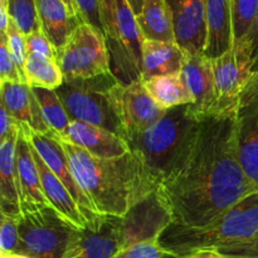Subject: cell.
<instances>
[{
	"label": "cell",
	"instance_id": "1",
	"mask_svg": "<svg viewBox=\"0 0 258 258\" xmlns=\"http://www.w3.org/2000/svg\"><path fill=\"white\" fill-rule=\"evenodd\" d=\"M237 113H207L183 170L158 189L173 223L204 227L258 191L237 150Z\"/></svg>",
	"mask_w": 258,
	"mask_h": 258
},
{
	"label": "cell",
	"instance_id": "2",
	"mask_svg": "<svg viewBox=\"0 0 258 258\" xmlns=\"http://www.w3.org/2000/svg\"><path fill=\"white\" fill-rule=\"evenodd\" d=\"M67 155L75 178L98 214L123 217L133 206L158 190L134 153L100 159L55 136Z\"/></svg>",
	"mask_w": 258,
	"mask_h": 258
},
{
	"label": "cell",
	"instance_id": "3",
	"mask_svg": "<svg viewBox=\"0 0 258 258\" xmlns=\"http://www.w3.org/2000/svg\"><path fill=\"white\" fill-rule=\"evenodd\" d=\"M202 117L191 105L170 108L165 115L126 140L156 188L173 180L185 166L198 136Z\"/></svg>",
	"mask_w": 258,
	"mask_h": 258
},
{
	"label": "cell",
	"instance_id": "4",
	"mask_svg": "<svg viewBox=\"0 0 258 258\" xmlns=\"http://www.w3.org/2000/svg\"><path fill=\"white\" fill-rule=\"evenodd\" d=\"M258 237V191L244 198L229 211L204 227L171 223L159 238L161 248L183 257L201 249L223 252L248 243Z\"/></svg>",
	"mask_w": 258,
	"mask_h": 258
},
{
	"label": "cell",
	"instance_id": "5",
	"mask_svg": "<svg viewBox=\"0 0 258 258\" xmlns=\"http://www.w3.org/2000/svg\"><path fill=\"white\" fill-rule=\"evenodd\" d=\"M118 82L121 81L108 72L91 78L64 80L55 91L71 120L106 128L126 141L127 134L118 116L115 97Z\"/></svg>",
	"mask_w": 258,
	"mask_h": 258
},
{
	"label": "cell",
	"instance_id": "6",
	"mask_svg": "<svg viewBox=\"0 0 258 258\" xmlns=\"http://www.w3.org/2000/svg\"><path fill=\"white\" fill-rule=\"evenodd\" d=\"M103 27L111 72L128 85L141 80L144 37L127 0L103 4Z\"/></svg>",
	"mask_w": 258,
	"mask_h": 258
},
{
	"label": "cell",
	"instance_id": "7",
	"mask_svg": "<svg viewBox=\"0 0 258 258\" xmlns=\"http://www.w3.org/2000/svg\"><path fill=\"white\" fill-rule=\"evenodd\" d=\"M76 228L52 207L20 214L17 253L30 258H62Z\"/></svg>",
	"mask_w": 258,
	"mask_h": 258
},
{
	"label": "cell",
	"instance_id": "8",
	"mask_svg": "<svg viewBox=\"0 0 258 258\" xmlns=\"http://www.w3.org/2000/svg\"><path fill=\"white\" fill-rule=\"evenodd\" d=\"M57 60L64 80L91 78L111 72L105 35L86 23H82L58 49Z\"/></svg>",
	"mask_w": 258,
	"mask_h": 258
},
{
	"label": "cell",
	"instance_id": "9",
	"mask_svg": "<svg viewBox=\"0 0 258 258\" xmlns=\"http://www.w3.org/2000/svg\"><path fill=\"white\" fill-rule=\"evenodd\" d=\"M216 103L209 113L238 112L242 91L251 78L252 60L244 44L212 59Z\"/></svg>",
	"mask_w": 258,
	"mask_h": 258
},
{
	"label": "cell",
	"instance_id": "10",
	"mask_svg": "<svg viewBox=\"0 0 258 258\" xmlns=\"http://www.w3.org/2000/svg\"><path fill=\"white\" fill-rule=\"evenodd\" d=\"M173 223V216L161 199L159 190L138 202L122 217L120 227V249L123 252L136 243L159 239Z\"/></svg>",
	"mask_w": 258,
	"mask_h": 258
},
{
	"label": "cell",
	"instance_id": "11",
	"mask_svg": "<svg viewBox=\"0 0 258 258\" xmlns=\"http://www.w3.org/2000/svg\"><path fill=\"white\" fill-rule=\"evenodd\" d=\"M122 217L98 214L83 228H76L62 258H112L120 253Z\"/></svg>",
	"mask_w": 258,
	"mask_h": 258
},
{
	"label": "cell",
	"instance_id": "12",
	"mask_svg": "<svg viewBox=\"0 0 258 258\" xmlns=\"http://www.w3.org/2000/svg\"><path fill=\"white\" fill-rule=\"evenodd\" d=\"M20 128H22L23 134L27 136L28 140L30 141L35 151L39 154L40 158L47 164L48 168L55 174V176L64 184L68 191L72 194L75 201L77 202L78 206L82 209L87 221L90 222L93 218H96L98 216L97 211H96L92 202L88 199L85 191L82 190L77 179L75 178V174H73L72 168H71L70 161H68L67 155H66L59 141L54 138H49V136L35 133L34 130H32L25 123H20Z\"/></svg>",
	"mask_w": 258,
	"mask_h": 258
},
{
	"label": "cell",
	"instance_id": "13",
	"mask_svg": "<svg viewBox=\"0 0 258 258\" xmlns=\"http://www.w3.org/2000/svg\"><path fill=\"white\" fill-rule=\"evenodd\" d=\"M115 97L118 116L125 126L127 138L145 131L166 112L149 95L141 80L128 85L118 82L115 88Z\"/></svg>",
	"mask_w": 258,
	"mask_h": 258
},
{
	"label": "cell",
	"instance_id": "14",
	"mask_svg": "<svg viewBox=\"0 0 258 258\" xmlns=\"http://www.w3.org/2000/svg\"><path fill=\"white\" fill-rule=\"evenodd\" d=\"M173 20L175 43L189 54H201L207 44L204 0H165Z\"/></svg>",
	"mask_w": 258,
	"mask_h": 258
},
{
	"label": "cell",
	"instance_id": "15",
	"mask_svg": "<svg viewBox=\"0 0 258 258\" xmlns=\"http://www.w3.org/2000/svg\"><path fill=\"white\" fill-rule=\"evenodd\" d=\"M22 123V122H20ZM17 173L19 188L20 214L32 213L50 207L43 191L39 171L32 151V145L22 128L17 143Z\"/></svg>",
	"mask_w": 258,
	"mask_h": 258
},
{
	"label": "cell",
	"instance_id": "16",
	"mask_svg": "<svg viewBox=\"0 0 258 258\" xmlns=\"http://www.w3.org/2000/svg\"><path fill=\"white\" fill-rule=\"evenodd\" d=\"M62 140L85 149L100 159L121 158L130 153L128 144L122 138L106 128L81 121H71Z\"/></svg>",
	"mask_w": 258,
	"mask_h": 258
},
{
	"label": "cell",
	"instance_id": "17",
	"mask_svg": "<svg viewBox=\"0 0 258 258\" xmlns=\"http://www.w3.org/2000/svg\"><path fill=\"white\" fill-rule=\"evenodd\" d=\"M0 102L19 122L29 126L35 133L50 136L53 131L45 122L40 110L39 102L33 92V87L28 83L2 82Z\"/></svg>",
	"mask_w": 258,
	"mask_h": 258
},
{
	"label": "cell",
	"instance_id": "18",
	"mask_svg": "<svg viewBox=\"0 0 258 258\" xmlns=\"http://www.w3.org/2000/svg\"><path fill=\"white\" fill-rule=\"evenodd\" d=\"M186 86L194 98L193 110L201 117L209 113L216 103V88L212 59L206 54L186 53L181 70Z\"/></svg>",
	"mask_w": 258,
	"mask_h": 258
},
{
	"label": "cell",
	"instance_id": "19",
	"mask_svg": "<svg viewBox=\"0 0 258 258\" xmlns=\"http://www.w3.org/2000/svg\"><path fill=\"white\" fill-rule=\"evenodd\" d=\"M207 44L204 54L211 59L233 48V17L231 0H204Z\"/></svg>",
	"mask_w": 258,
	"mask_h": 258
},
{
	"label": "cell",
	"instance_id": "20",
	"mask_svg": "<svg viewBox=\"0 0 258 258\" xmlns=\"http://www.w3.org/2000/svg\"><path fill=\"white\" fill-rule=\"evenodd\" d=\"M32 151L33 155H34L35 163H37L38 171H39L43 191H44L45 198H47L50 207L54 211H57L66 221L72 223L77 228H83V227L87 226V218L83 214L82 209L78 206L77 202L75 201L72 194L68 191L64 184L55 176V174L48 168L47 164L44 163V160L40 158V155L35 151V149L33 146Z\"/></svg>",
	"mask_w": 258,
	"mask_h": 258
},
{
	"label": "cell",
	"instance_id": "21",
	"mask_svg": "<svg viewBox=\"0 0 258 258\" xmlns=\"http://www.w3.org/2000/svg\"><path fill=\"white\" fill-rule=\"evenodd\" d=\"M237 150L244 173L258 188V102L239 107Z\"/></svg>",
	"mask_w": 258,
	"mask_h": 258
},
{
	"label": "cell",
	"instance_id": "22",
	"mask_svg": "<svg viewBox=\"0 0 258 258\" xmlns=\"http://www.w3.org/2000/svg\"><path fill=\"white\" fill-rule=\"evenodd\" d=\"M35 3L40 29L57 50L60 49L82 24V19L73 14L63 0H35Z\"/></svg>",
	"mask_w": 258,
	"mask_h": 258
},
{
	"label": "cell",
	"instance_id": "23",
	"mask_svg": "<svg viewBox=\"0 0 258 258\" xmlns=\"http://www.w3.org/2000/svg\"><path fill=\"white\" fill-rule=\"evenodd\" d=\"M20 130V128H19ZM19 131L0 145V211L2 214L20 217V199L17 173V143Z\"/></svg>",
	"mask_w": 258,
	"mask_h": 258
},
{
	"label": "cell",
	"instance_id": "24",
	"mask_svg": "<svg viewBox=\"0 0 258 258\" xmlns=\"http://www.w3.org/2000/svg\"><path fill=\"white\" fill-rule=\"evenodd\" d=\"M186 53L176 43L144 39L141 80L180 72Z\"/></svg>",
	"mask_w": 258,
	"mask_h": 258
},
{
	"label": "cell",
	"instance_id": "25",
	"mask_svg": "<svg viewBox=\"0 0 258 258\" xmlns=\"http://www.w3.org/2000/svg\"><path fill=\"white\" fill-rule=\"evenodd\" d=\"M143 81L146 91L163 110L193 105L194 98L186 86L183 72L165 76H155Z\"/></svg>",
	"mask_w": 258,
	"mask_h": 258
},
{
	"label": "cell",
	"instance_id": "26",
	"mask_svg": "<svg viewBox=\"0 0 258 258\" xmlns=\"http://www.w3.org/2000/svg\"><path fill=\"white\" fill-rule=\"evenodd\" d=\"M136 20L144 39L175 43L173 20L165 0H144Z\"/></svg>",
	"mask_w": 258,
	"mask_h": 258
},
{
	"label": "cell",
	"instance_id": "27",
	"mask_svg": "<svg viewBox=\"0 0 258 258\" xmlns=\"http://www.w3.org/2000/svg\"><path fill=\"white\" fill-rule=\"evenodd\" d=\"M24 73L27 83L32 87L57 90L64 81L57 59L35 53H28Z\"/></svg>",
	"mask_w": 258,
	"mask_h": 258
},
{
	"label": "cell",
	"instance_id": "28",
	"mask_svg": "<svg viewBox=\"0 0 258 258\" xmlns=\"http://www.w3.org/2000/svg\"><path fill=\"white\" fill-rule=\"evenodd\" d=\"M35 97L39 102L40 110H42L43 117L45 122L49 126L53 134L50 136L55 138H64L67 128L71 123L70 115L66 110L64 105L60 101L55 90H48V88L33 87Z\"/></svg>",
	"mask_w": 258,
	"mask_h": 258
},
{
	"label": "cell",
	"instance_id": "29",
	"mask_svg": "<svg viewBox=\"0 0 258 258\" xmlns=\"http://www.w3.org/2000/svg\"><path fill=\"white\" fill-rule=\"evenodd\" d=\"M233 17V47L248 34L258 12V0H231Z\"/></svg>",
	"mask_w": 258,
	"mask_h": 258
},
{
	"label": "cell",
	"instance_id": "30",
	"mask_svg": "<svg viewBox=\"0 0 258 258\" xmlns=\"http://www.w3.org/2000/svg\"><path fill=\"white\" fill-rule=\"evenodd\" d=\"M8 12L25 35L40 29L35 0H8Z\"/></svg>",
	"mask_w": 258,
	"mask_h": 258
},
{
	"label": "cell",
	"instance_id": "31",
	"mask_svg": "<svg viewBox=\"0 0 258 258\" xmlns=\"http://www.w3.org/2000/svg\"><path fill=\"white\" fill-rule=\"evenodd\" d=\"M5 34H7L8 48H9L10 53H12L13 58H14L20 73H22V76L24 77V80L27 81V78H25V73H24L25 62H27V57H28L27 37H25L24 33L17 27V24L13 22L12 18H10L8 32L5 33Z\"/></svg>",
	"mask_w": 258,
	"mask_h": 258
},
{
	"label": "cell",
	"instance_id": "32",
	"mask_svg": "<svg viewBox=\"0 0 258 258\" xmlns=\"http://www.w3.org/2000/svg\"><path fill=\"white\" fill-rule=\"evenodd\" d=\"M0 82L27 83L8 48L5 33H0Z\"/></svg>",
	"mask_w": 258,
	"mask_h": 258
},
{
	"label": "cell",
	"instance_id": "33",
	"mask_svg": "<svg viewBox=\"0 0 258 258\" xmlns=\"http://www.w3.org/2000/svg\"><path fill=\"white\" fill-rule=\"evenodd\" d=\"M19 247V231L18 218L2 214L0 228V254L17 253Z\"/></svg>",
	"mask_w": 258,
	"mask_h": 258
},
{
	"label": "cell",
	"instance_id": "34",
	"mask_svg": "<svg viewBox=\"0 0 258 258\" xmlns=\"http://www.w3.org/2000/svg\"><path fill=\"white\" fill-rule=\"evenodd\" d=\"M83 23L92 25L105 35L103 27V0H76Z\"/></svg>",
	"mask_w": 258,
	"mask_h": 258
},
{
	"label": "cell",
	"instance_id": "35",
	"mask_svg": "<svg viewBox=\"0 0 258 258\" xmlns=\"http://www.w3.org/2000/svg\"><path fill=\"white\" fill-rule=\"evenodd\" d=\"M25 37H27L28 53H35V54H42L45 57L57 59V48L52 44V42L48 39L47 35L42 32V29L29 33Z\"/></svg>",
	"mask_w": 258,
	"mask_h": 258
},
{
	"label": "cell",
	"instance_id": "36",
	"mask_svg": "<svg viewBox=\"0 0 258 258\" xmlns=\"http://www.w3.org/2000/svg\"><path fill=\"white\" fill-rule=\"evenodd\" d=\"M165 253L159 239L144 241L131 246L122 252L123 258H161Z\"/></svg>",
	"mask_w": 258,
	"mask_h": 258
},
{
	"label": "cell",
	"instance_id": "37",
	"mask_svg": "<svg viewBox=\"0 0 258 258\" xmlns=\"http://www.w3.org/2000/svg\"><path fill=\"white\" fill-rule=\"evenodd\" d=\"M20 122L8 111V108L0 102V143L9 138L13 134L18 133Z\"/></svg>",
	"mask_w": 258,
	"mask_h": 258
},
{
	"label": "cell",
	"instance_id": "38",
	"mask_svg": "<svg viewBox=\"0 0 258 258\" xmlns=\"http://www.w3.org/2000/svg\"><path fill=\"white\" fill-rule=\"evenodd\" d=\"M239 44H244L248 49L249 55H251L252 60V70L253 72L258 71V12L256 18H254V22L252 24L251 29H249L247 37L242 40Z\"/></svg>",
	"mask_w": 258,
	"mask_h": 258
},
{
	"label": "cell",
	"instance_id": "39",
	"mask_svg": "<svg viewBox=\"0 0 258 258\" xmlns=\"http://www.w3.org/2000/svg\"><path fill=\"white\" fill-rule=\"evenodd\" d=\"M221 253L229 258H258V237L248 243L231 247Z\"/></svg>",
	"mask_w": 258,
	"mask_h": 258
},
{
	"label": "cell",
	"instance_id": "40",
	"mask_svg": "<svg viewBox=\"0 0 258 258\" xmlns=\"http://www.w3.org/2000/svg\"><path fill=\"white\" fill-rule=\"evenodd\" d=\"M258 102V71L252 73L251 78L248 80L247 85L244 86L239 101V107L252 105Z\"/></svg>",
	"mask_w": 258,
	"mask_h": 258
},
{
	"label": "cell",
	"instance_id": "41",
	"mask_svg": "<svg viewBox=\"0 0 258 258\" xmlns=\"http://www.w3.org/2000/svg\"><path fill=\"white\" fill-rule=\"evenodd\" d=\"M179 258H229L224 256L223 253H221L217 249H201V251L191 252V253L185 254L183 257Z\"/></svg>",
	"mask_w": 258,
	"mask_h": 258
},
{
	"label": "cell",
	"instance_id": "42",
	"mask_svg": "<svg viewBox=\"0 0 258 258\" xmlns=\"http://www.w3.org/2000/svg\"><path fill=\"white\" fill-rule=\"evenodd\" d=\"M9 23H10V15H9V12H8V8L0 4V30H2V33L8 32Z\"/></svg>",
	"mask_w": 258,
	"mask_h": 258
},
{
	"label": "cell",
	"instance_id": "43",
	"mask_svg": "<svg viewBox=\"0 0 258 258\" xmlns=\"http://www.w3.org/2000/svg\"><path fill=\"white\" fill-rule=\"evenodd\" d=\"M127 2H128V4H130L133 12L135 13V15L138 17V15L141 13V9H143L144 0H127Z\"/></svg>",
	"mask_w": 258,
	"mask_h": 258
},
{
	"label": "cell",
	"instance_id": "44",
	"mask_svg": "<svg viewBox=\"0 0 258 258\" xmlns=\"http://www.w3.org/2000/svg\"><path fill=\"white\" fill-rule=\"evenodd\" d=\"M63 3H64L66 5H67L68 9H70L71 12L73 13V14H76V15H77V17H80V12H78L77 4H76V0H63Z\"/></svg>",
	"mask_w": 258,
	"mask_h": 258
},
{
	"label": "cell",
	"instance_id": "45",
	"mask_svg": "<svg viewBox=\"0 0 258 258\" xmlns=\"http://www.w3.org/2000/svg\"><path fill=\"white\" fill-rule=\"evenodd\" d=\"M0 258H30V257L24 256V254H19V253H8V254H0Z\"/></svg>",
	"mask_w": 258,
	"mask_h": 258
},
{
	"label": "cell",
	"instance_id": "46",
	"mask_svg": "<svg viewBox=\"0 0 258 258\" xmlns=\"http://www.w3.org/2000/svg\"><path fill=\"white\" fill-rule=\"evenodd\" d=\"M161 258H179L178 256H174V254H171V253H168V252H165V253L163 254V257Z\"/></svg>",
	"mask_w": 258,
	"mask_h": 258
},
{
	"label": "cell",
	"instance_id": "47",
	"mask_svg": "<svg viewBox=\"0 0 258 258\" xmlns=\"http://www.w3.org/2000/svg\"><path fill=\"white\" fill-rule=\"evenodd\" d=\"M0 4L4 5V7L8 8V0H0Z\"/></svg>",
	"mask_w": 258,
	"mask_h": 258
},
{
	"label": "cell",
	"instance_id": "48",
	"mask_svg": "<svg viewBox=\"0 0 258 258\" xmlns=\"http://www.w3.org/2000/svg\"><path fill=\"white\" fill-rule=\"evenodd\" d=\"M112 258H123V256H122V252H120V253H117V254H116L115 257H112Z\"/></svg>",
	"mask_w": 258,
	"mask_h": 258
},
{
	"label": "cell",
	"instance_id": "49",
	"mask_svg": "<svg viewBox=\"0 0 258 258\" xmlns=\"http://www.w3.org/2000/svg\"><path fill=\"white\" fill-rule=\"evenodd\" d=\"M111 2H113V0H103V4H108Z\"/></svg>",
	"mask_w": 258,
	"mask_h": 258
}]
</instances>
